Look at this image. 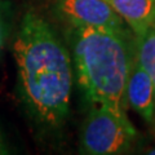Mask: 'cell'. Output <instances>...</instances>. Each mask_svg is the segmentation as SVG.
<instances>
[{"label": "cell", "instance_id": "2", "mask_svg": "<svg viewBox=\"0 0 155 155\" xmlns=\"http://www.w3.org/2000/svg\"><path fill=\"white\" fill-rule=\"evenodd\" d=\"M78 83L87 100L120 116L133 56L124 28L71 27L69 32Z\"/></svg>", "mask_w": 155, "mask_h": 155}, {"label": "cell", "instance_id": "8", "mask_svg": "<svg viewBox=\"0 0 155 155\" xmlns=\"http://www.w3.org/2000/svg\"><path fill=\"white\" fill-rule=\"evenodd\" d=\"M11 13V4L7 0H0V22H4Z\"/></svg>", "mask_w": 155, "mask_h": 155}, {"label": "cell", "instance_id": "11", "mask_svg": "<svg viewBox=\"0 0 155 155\" xmlns=\"http://www.w3.org/2000/svg\"><path fill=\"white\" fill-rule=\"evenodd\" d=\"M149 154H155V149H153V150H150V151H147Z\"/></svg>", "mask_w": 155, "mask_h": 155}, {"label": "cell", "instance_id": "5", "mask_svg": "<svg viewBox=\"0 0 155 155\" xmlns=\"http://www.w3.org/2000/svg\"><path fill=\"white\" fill-rule=\"evenodd\" d=\"M125 100L143 120L147 123L155 122V87L136 54L127 81Z\"/></svg>", "mask_w": 155, "mask_h": 155}, {"label": "cell", "instance_id": "6", "mask_svg": "<svg viewBox=\"0 0 155 155\" xmlns=\"http://www.w3.org/2000/svg\"><path fill=\"white\" fill-rule=\"evenodd\" d=\"M130 27L136 36L146 31L155 19V0H105Z\"/></svg>", "mask_w": 155, "mask_h": 155}, {"label": "cell", "instance_id": "9", "mask_svg": "<svg viewBox=\"0 0 155 155\" xmlns=\"http://www.w3.org/2000/svg\"><path fill=\"white\" fill-rule=\"evenodd\" d=\"M8 153H9V149L7 146V142H5V140H4L2 132H0V155H4Z\"/></svg>", "mask_w": 155, "mask_h": 155}, {"label": "cell", "instance_id": "1", "mask_svg": "<svg viewBox=\"0 0 155 155\" xmlns=\"http://www.w3.org/2000/svg\"><path fill=\"white\" fill-rule=\"evenodd\" d=\"M19 105L39 137L60 133L70 113L72 67L69 51L34 9L25 13L13 43Z\"/></svg>", "mask_w": 155, "mask_h": 155}, {"label": "cell", "instance_id": "10", "mask_svg": "<svg viewBox=\"0 0 155 155\" xmlns=\"http://www.w3.org/2000/svg\"><path fill=\"white\" fill-rule=\"evenodd\" d=\"M3 40H4V25L3 22H0V49L3 45Z\"/></svg>", "mask_w": 155, "mask_h": 155}, {"label": "cell", "instance_id": "7", "mask_svg": "<svg viewBox=\"0 0 155 155\" xmlns=\"http://www.w3.org/2000/svg\"><path fill=\"white\" fill-rule=\"evenodd\" d=\"M134 54L141 66L147 71L155 87V19L143 34L136 36Z\"/></svg>", "mask_w": 155, "mask_h": 155}, {"label": "cell", "instance_id": "3", "mask_svg": "<svg viewBox=\"0 0 155 155\" xmlns=\"http://www.w3.org/2000/svg\"><path fill=\"white\" fill-rule=\"evenodd\" d=\"M136 130L127 116H120L102 105L89 110L80 132L81 153L113 155L132 147Z\"/></svg>", "mask_w": 155, "mask_h": 155}, {"label": "cell", "instance_id": "4", "mask_svg": "<svg viewBox=\"0 0 155 155\" xmlns=\"http://www.w3.org/2000/svg\"><path fill=\"white\" fill-rule=\"evenodd\" d=\"M53 7L70 27L124 28L122 17L105 0H53Z\"/></svg>", "mask_w": 155, "mask_h": 155}]
</instances>
